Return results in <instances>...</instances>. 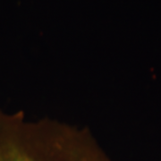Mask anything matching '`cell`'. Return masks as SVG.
I'll use <instances>...</instances> for the list:
<instances>
[{
    "label": "cell",
    "instance_id": "cell-1",
    "mask_svg": "<svg viewBox=\"0 0 161 161\" xmlns=\"http://www.w3.org/2000/svg\"><path fill=\"white\" fill-rule=\"evenodd\" d=\"M0 161H113L87 128L23 111L0 115Z\"/></svg>",
    "mask_w": 161,
    "mask_h": 161
}]
</instances>
